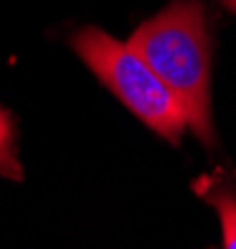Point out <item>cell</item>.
Segmentation results:
<instances>
[{
    "label": "cell",
    "instance_id": "cell-1",
    "mask_svg": "<svg viewBox=\"0 0 236 249\" xmlns=\"http://www.w3.org/2000/svg\"><path fill=\"white\" fill-rule=\"evenodd\" d=\"M130 45L182 100L189 127L211 147V37L204 5L199 0H174L135 30Z\"/></svg>",
    "mask_w": 236,
    "mask_h": 249
},
{
    "label": "cell",
    "instance_id": "cell-2",
    "mask_svg": "<svg viewBox=\"0 0 236 249\" xmlns=\"http://www.w3.org/2000/svg\"><path fill=\"white\" fill-rule=\"evenodd\" d=\"M72 50L149 130L169 144L182 142V135L189 127L182 100L130 43H117L97 28H84L72 37Z\"/></svg>",
    "mask_w": 236,
    "mask_h": 249
},
{
    "label": "cell",
    "instance_id": "cell-3",
    "mask_svg": "<svg viewBox=\"0 0 236 249\" xmlns=\"http://www.w3.org/2000/svg\"><path fill=\"white\" fill-rule=\"evenodd\" d=\"M194 192H199L219 212L224 230V247L236 249V190L214 172L211 177H202L194 182Z\"/></svg>",
    "mask_w": 236,
    "mask_h": 249
},
{
    "label": "cell",
    "instance_id": "cell-4",
    "mask_svg": "<svg viewBox=\"0 0 236 249\" xmlns=\"http://www.w3.org/2000/svg\"><path fill=\"white\" fill-rule=\"evenodd\" d=\"M0 177L13 182L23 179V164L17 157V122L5 107H0Z\"/></svg>",
    "mask_w": 236,
    "mask_h": 249
},
{
    "label": "cell",
    "instance_id": "cell-5",
    "mask_svg": "<svg viewBox=\"0 0 236 249\" xmlns=\"http://www.w3.org/2000/svg\"><path fill=\"white\" fill-rule=\"evenodd\" d=\"M221 3H224V5H226L231 13H236V0H221Z\"/></svg>",
    "mask_w": 236,
    "mask_h": 249
}]
</instances>
